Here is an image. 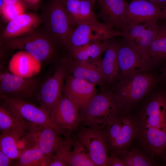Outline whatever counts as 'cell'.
<instances>
[{"label": "cell", "mask_w": 166, "mask_h": 166, "mask_svg": "<svg viewBox=\"0 0 166 166\" xmlns=\"http://www.w3.org/2000/svg\"><path fill=\"white\" fill-rule=\"evenodd\" d=\"M5 50L16 49L26 52L41 63L49 64L57 59L59 47L44 29H38L22 36L1 40Z\"/></svg>", "instance_id": "obj_1"}, {"label": "cell", "mask_w": 166, "mask_h": 166, "mask_svg": "<svg viewBox=\"0 0 166 166\" xmlns=\"http://www.w3.org/2000/svg\"><path fill=\"white\" fill-rule=\"evenodd\" d=\"M102 129L106 140L109 154L117 155L127 149L137 137L139 125L136 117L128 111L120 110Z\"/></svg>", "instance_id": "obj_2"}, {"label": "cell", "mask_w": 166, "mask_h": 166, "mask_svg": "<svg viewBox=\"0 0 166 166\" xmlns=\"http://www.w3.org/2000/svg\"><path fill=\"white\" fill-rule=\"evenodd\" d=\"M160 80L156 76L147 72L132 74L120 79L113 93L120 110L128 111Z\"/></svg>", "instance_id": "obj_3"}, {"label": "cell", "mask_w": 166, "mask_h": 166, "mask_svg": "<svg viewBox=\"0 0 166 166\" xmlns=\"http://www.w3.org/2000/svg\"><path fill=\"white\" fill-rule=\"evenodd\" d=\"M40 16L44 30L59 47L67 49L73 27L63 0H50Z\"/></svg>", "instance_id": "obj_4"}, {"label": "cell", "mask_w": 166, "mask_h": 166, "mask_svg": "<svg viewBox=\"0 0 166 166\" xmlns=\"http://www.w3.org/2000/svg\"><path fill=\"white\" fill-rule=\"evenodd\" d=\"M120 110L113 93L103 91L80 109L81 124L102 129Z\"/></svg>", "instance_id": "obj_5"}, {"label": "cell", "mask_w": 166, "mask_h": 166, "mask_svg": "<svg viewBox=\"0 0 166 166\" xmlns=\"http://www.w3.org/2000/svg\"><path fill=\"white\" fill-rule=\"evenodd\" d=\"M5 104L14 115L23 123L31 126L52 128L62 134L67 139L71 138L67 132L55 124L48 113L28 101L0 95Z\"/></svg>", "instance_id": "obj_6"}, {"label": "cell", "mask_w": 166, "mask_h": 166, "mask_svg": "<svg viewBox=\"0 0 166 166\" xmlns=\"http://www.w3.org/2000/svg\"><path fill=\"white\" fill-rule=\"evenodd\" d=\"M23 138L26 148L36 147L50 159L62 149L73 143V139H67L52 128L31 125L26 131Z\"/></svg>", "instance_id": "obj_7"}, {"label": "cell", "mask_w": 166, "mask_h": 166, "mask_svg": "<svg viewBox=\"0 0 166 166\" xmlns=\"http://www.w3.org/2000/svg\"><path fill=\"white\" fill-rule=\"evenodd\" d=\"M41 84L37 77H24L6 70L0 73V94L28 102L36 98Z\"/></svg>", "instance_id": "obj_8"}, {"label": "cell", "mask_w": 166, "mask_h": 166, "mask_svg": "<svg viewBox=\"0 0 166 166\" xmlns=\"http://www.w3.org/2000/svg\"><path fill=\"white\" fill-rule=\"evenodd\" d=\"M123 35L124 33L104 23L81 24L72 27L67 50L69 51L91 42L108 40Z\"/></svg>", "instance_id": "obj_9"}, {"label": "cell", "mask_w": 166, "mask_h": 166, "mask_svg": "<svg viewBox=\"0 0 166 166\" xmlns=\"http://www.w3.org/2000/svg\"><path fill=\"white\" fill-rule=\"evenodd\" d=\"M119 43L118 59L120 79L150 70L156 62L146 54L127 42Z\"/></svg>", "instance_id": "obj_10"}, {"label": "cell", "mask_w": 166, "mask_h": 166, "mask_svg": "<svg viewBox=\"0 0 166 166\" xmlns=\"http://www.w3.org/2000/svg\"><path fill=\"white\" fill-rule=\"evenodd\" d=\"M96 166H108L109 155L106 140L102 129L82 125L75 131Z\"/></svg>", "instance_id": "obj_11"}, {"label": "cell", "mask_w": 166, "mask_h": 166, "mask_svg": "<svg viewBox=\"0 0 166 166\" xmlns=\"http://www.w3.org/2000/svg\"><path fill=\"white\" fill-rule=\"evenodd\" d=\"M67 72L63 59L57 66L53 74L42 83L36 99L39 107L50 114L63 94L64 81Z\"/></svg>", "instance_id": "obj_12"}, {"label": "cell", "mask_w": 166, "mask_h": 166, "mask_svg": "<svg viewBox=\"0 0 166 166\" xmlns=\"http://www.w3.org/2000/svg\"><path fill=\"white\" fill-rule=\"evenodd\" d=\"M79 109L63 94L51 111L50 118L53 123L70 134L80 125Z\"/></svg>", "instance_id": "obj_13"}, {"label": "cell", "mask_w": 166, "mask_h": 166, "mask_svg": "<svg viewBox=\"0 0 166 166\" xmlns=\"http://www.w3.org/2000/svg\"><path fill=\"white\" fill-rule=\"evenodd\" d=\"M166 113V90H160L147 100L136 117L140 124L163 129Z\"/></svg>", "instance_id": "obj_14"}, {"label": "cell", "mask_w": 166, "mask_h": 166, "mask_svg": "<svg viewBox=\"0 0 166 166\" xmlns=\"http://www.w3.org/2000/svg\"><path fill=\"white\" fill-rule=\"evenodd\" d=\"M101 59L88 61L76 60L69 54L63 59L67 73L76 78L87 80L95 85L106 82L100 67Z\"/></svg>", "instance_id": "obj_15"}, {"label": "cell", "mask_w": 166, "mask_h": 166, "mask_svg": "<svg viewBox=\"0 0 166 166\" xmlns=\"http://www.w3.org/2000/svg\"><path fill=\"white\" fill-rule=\"evenodd\" d=\"M161 13L158 7L147 0H130L126 13V30L135 25L158 22Z\"/></svg>", "instance_id": "obj_16"}, {"label": "cell", "mask_w": 166, "mask_h": 166, "mask_svg": "<svg viewBox=\"0 0 166 166\" xmlns=\"http://www.w3.org/2000/svg\"><path fill=\"white\" fill-rule=\"evenodd\" d=\"M63 94L80 109L90 101L97 93L95 85L89 81L67 74Z\"/></svg>", "instance_id": "obj_17"}, {"label": "cell", "mask_w": 166, "mask_h": 166, "mask_svg": "<svg viewBox=\"0 0 166 166\" xmlns=\"http://www.w3.org/2000/svg\"><path fill=\"white\" fill-rule=\"evenodd\" d=\"M97 17L103 23L123 33L125 31V15L128 3L126 0H98Z\"/></svg>", "instance_id": "obj_18"}, {"label": "cell", "mask_w": 166, "mask_h": 166, "mask_svg": "<svg viewBox=\"0 0 166 166\" xmlns=\"http://www.w3.org/2000/svg\"><path fill=\"white\" fill-rule=\"evenodd\" d=\"M139 125L137 137L143 146L153 156L160 157L164 160L166 152V137L164 129Z\"/></svg>", "instance_id": "obj_19"}, {"label": "cell", "mask_w": 166, "mask_h": 166, "mask_svg": "<svg viewBox=\"0 0 166 166\" xmlns=\"http://www.w3.org/2000/svg\"><path fill=\"white\" fill-rule=\"evenodd\" d=\"M42 23L40 16L28 13L19 16L9 22L1 35L2 40L24 36L38 29Z\"/></svg>", "instance_id": "obj_20"}, {"label": "cell", "mask_w": 166, "mask_h": 166, "mask_svg": "<svg viewBox=\"0 0 166 166\" xmlns=\"http://www.w3.org/2000/svg\"><path fill=\"white\" fill-rule=\"evenodd\" d=\"M72 27L84 23L99 24L91 4L86 0H63Z\"/></svg>", "instance_id": "obj_21"}, {"label": "cell", "mask_w": 166, "mask_h": 166, "mask_svg": "<svg viewBox=\"0 0 166 166\" xmlns=\"http://www.w3.org/2000/svg\"><path fill=\"white\" fill-rule=\"evenodd\" d=\"M41 63L28 53L19 51L12 57L9 63L10 73L24 77L34 76L40 71Z\"/></svg>", "instance_id": "obj_22"}, {"label": "cell", "mask_w": 166, "mask_h": 166, "mask_svg": "<svg viewBox=\"0 0 166 166\" xmlns=\"http://www.w3.org/2000/svg\"><path fill=\"white\" fill-rule=\"evenodd\" d=\"M113 38L109 40L100 65L106 81L108 83L114 81L117 78L119 73L118 59L119 43L113 40Z\"/></svg>", "instance_id": "obj_23"}, {"label": "cell", "mask_w": 166, "mask_h": 166, "mask_svg": "<svg viewBox=\"0 0 166 166\" xmlns=\"http://www.w3.org/2000/svg\"><path fill=\"white\" fill-rule=\"evenodd\" d=\"M30 125L21 122L5 105L0 106L1 133H10L22 138Z\"/></svg>", "instance_id": "obj_24"}, {"label": "cell", "mask_w": 166, "mask_h": 166, "mask_svg": "<svg viewBox=\"0 0 166 166\" xmlns=\"http://www.w3.org/2000/svg\"><path fill=\"white\" fill-rule=\"evenodd\" d=\"M73 140L72 150L66 148L59 152L67 163L68 166H96L81 141L76 137Z\"/></svg>", "instance_id": "obj_25"}, {"label": "cell", "mask_w": 166, "mask_h": 166, "mask_svg": "<svg viewBox=\"0 0 166 166\" xmlns=\"http://www.w3.org/2000/svg\"><path fill=\"white\" fill-rule=\"evenodd\" d=\"M109 40L91 42L68 52L74 59L78 61L97 60L100 58L102 53L105 51Z\"/></svg>", "instance_id": "obj_26"}, {"label": "cell", "mask_w": 166, "mask_h": 166, "mask_svg": "<svg viewBox=\"0 0 166 166\" xmlns=\"http://www.w3.org/2000/svg\"><path fill=\"white\" fill-rule=\"evenodd\" d=\"M50 160L37 147L30 146L21 152L12 165L48 166Z\"/></svg>", "instance_id": "obj_27"}, {"label": "cell", "mask_w": 166, "mask_h": 166, "mask_svg": "<svg viewBox=\"0 0 166 166\" xmlns=\"http://www.w3.org/2000/svg\"><path fill=\"white\" fill-rule=\"evenodd\" d=\"M148 54L157 64L165 63L166 65V23L158 24L157 33Z\"/></svg>", "instance_id": "obj_28"}, {"label": "cell", "mask_w": 166, "mask_h": 166, "mask_svg": "<svg viewBox=\"0 0 166 166\" xmlns=\"http://www.w3.org/2000/svg\"><path fill=\"white\" fill-rule=\"evenodd\" d=\"M117 155L123 160L126 166H150L154 164L153 160L135 148L121 151Z\"/></svg>", "instance_id": "obj_29"}, {"label": "cell", "mask_w": 166, "mask_h": 166, "mask_svg": "<svg viewBox=\"0 0 166 166\" xmlns=\"http://www.w3.org/2000/svg\"><path fill=\"white\" fill-rule=\"evenodd\" d=\"M158 29V22H153L137 38L130 42L126 41L140 51L148 55L149 48L156 34Z\"/></svg>", "instance_id": "obj_30"}, {"label": "cell", "mask_w": 166, "mask_h": 166, "mask_svg": "<svg viewBox=\"0 0 166 166\" xmlns=\"http://www.w3.org/2000/svg\"><path fill=\"white\" fill-rule=\"evenodd\" d=\"M20 140L16 136L12 133H1L0 150L11 159H16L20 153L18 146Z\"/></svg>", "instance_id": "obj_31"}, {"label": "cell", "mask_w": 166, "mask_h": 166, "mask_svg": "<svg viewBox=\"0 0 166 166\" xmlns=\"http://www.w3.org/2000/svg\"><path fill=\"white\" fill-rule=\"evenodd\" d=\"M0 13L3 18L9 22L25 13L21 1L14 4H7L2 0H0Z\"/></svg>", "instance_id": "obj_32"}, {"label": "cell", "mask_w": 166, "mask_h": 166, "mask_svg": "<svg viewBox=\"0 0 166 166\" xmlns=\"http://www.w3.org/2000/svg\"><path fill=\"white\" fill-rule=\"evenodd\" d=\"M68 166L67 163L59 153L51 159L48 165V166Z\"/></svg>", "instance_id": "obj_33"}, {"label": "cell", "mask_w": 166, "mask_h": 166, "mask_svg": "<svg viewBox=\"0 0 166 166\" xmlns=\"http://www.w3.org/2000/svg\"><path fill=\"white\" fill-rule=\"evenodd\" d=\"M108 166H126L125 164L120 157L116 155H109Z\"/></svg>", "instance_id": "obj_34"}, {"label": "cell", "mask_w": 166, "mask_h": 166, "mask_svg": "<svg viewBox=\"0 0 166 166\" xmlns=\"http://www.w3.org/2000/svg\"><path fill=\"white\" fill-rule=\"evenodd\" d=\"M12 160L0 150V166H8L13 165Z\"/></svg>", "instance_id": "obj_35"}, {"label": "cell", "mask_w": 166, "mask_h": 166, "mask_svg": "<svg viewBox=\"0 0 166 166\" xmlns=\"http://www.w3.org/2000/svg\"><path fill=\"white\" fill-rule=\"evenodd\" d=\"M154 4L162 10L166 6V0H147Z\"/></svg>", "instance_id": "obj_36"}, {"label": "cell", "mask_w": 166, "mask_h": 166, "mask_svg": "<svg viewBox=\"0 0 166 166\" xmlns=\"http://www.w3.org/2000/svg\"><path fill=\"white\" fill-rule=\"evenodd\" d=\"M163 129H164L165 132L166 141V113L164 117ZM164 164L166 165V152L164 156Z\"/></svg>", "instance_id": "obj_37"}, {"label": "cell", "mask_w": 166, "mask_h": 166, "mask_svg": "<svg viewBox=\"0 0 166 166\" xmlns=\"http://www.w3.org/2000/svg\"><path fill=\"white\" fill-rule=\"evenodd\" d=\"M160 79V81L166 82V65L163 68V72Z\"/></svg>", "instance_id": "obj_38"}, {"label": "cell", "mask_w": 166, "mask_h": 166, "mask_svg": "<svg viewBox=\"0 0 166 166\" xmlns=\"http://www.w3.org/2000/svg\"><path fill=\"white\" fill-rule=\"evenodd\" d=\"M160 19H162L166 22V6L161 10Z\"/></svg>", "instance_id": "obj_39"}, {"label": "cell", "mask_w": 166, "mask_h": 166, "mask_svg": "<svg viewBox=\"0 0 166 166\" xmlns=\"http://www.w3.org/2000/svg\"><path fill=\"white\" fill-rule=\"evenodd\" d=\"M4 2L7 4H13L21 1L20 0H2Z\"/></svg>", "instance_id": "obj_40"}, {"label": "cell", "mask_w": 166, "mask_h": 166, "mask_svg": "<svg viewBox=\"0 0 166 166\" xmlns=\"http://www.w3.org/2000/svg\"><path fill=\"white\" fill-rule=\"evenodd\" d=\"M89 2L93 7L95 3L98 1V0H86Z\"/></svg>", "instance_id": "obj_41"}, {"label": "cell", "mask_w": 166, "mask_h": 166, "mask_svg": "<svg viewBox=\"0 0 166 166\" xmlns=\"http://www.w3.org/2000/svg\"><path fill=\"white\" fill-rule=\"evenodd\" d=\"M40 0H30L31 4H36L38 3Z\"/></svg>", "instance_id": "obj_42"}, {"label": "cell", "mask_w": 166, "mask_h": 166, "mask_svg": "<svg viewBox=\"0 0 166 166\" xmlns=\"http://www.w3.org/2000/svg\"><path fill=\"white\" fill-rule=\"evenodd\" d=\"M23 0L26 2L31 4L30 0Z\"/></svg>", "instance_id": "obj_43"}]
</instances>
